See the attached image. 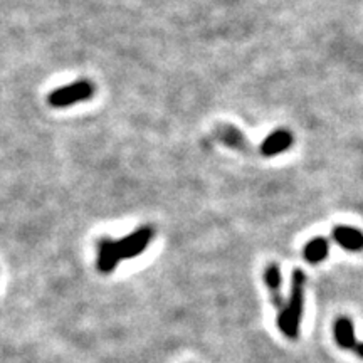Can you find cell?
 Segmentation results:
<instances>
[{
    "label": "cell",
    "mask_w": 363,
    "mask_h": 363,
    "mask_svg": "<svg viewBox=\"0 0 363 363\" xmlns=\"http://www.w3.org/2000/svg\"><path fill=\"white\" fill-rule=\"evenodd\" d=\"M305 284L306 276L301 269H294L291 278V293H289L288 301L279 310L278 326L281 333L288 338H298L299 325H301L303 305H305Z\"/></svg>",
    "instance_id": "6da1fadb"
},
{
    "label": "cell",
    "mask_w": 363,
    "mask_h": 363,
    "mask_svg": "<svg viewBox=\"0 0 363 363\" xmlns=\"http://www.w3.org/2000/svg\"><path fill=\"white\" fill-rule=\"evenodd\" d=\"M93 93L94 86L91 84L89 81L81 79L69 86H65V88L52 91V93L49 94V104L54 108H66L74 103L86 101V99L93 98Z\"/></svg>",
    "instance_id": "7a4b0ae2"
},
{
    "label": "cell",
    "mask_w": 363,
    "mask_h": 363,
    "mask_svg": "<svg viewBox=\"0 0 363 363\" xmlns=\"http://www.w3.org/2000/svg\"><path fill=\"white\" fill-rule=\"evenodd\" d=\"M153 238V229L152 227L145 225L142 229H138L136 233L126 235L125 239L115 240L116 251L120 259H131V257H136L138 254H142L145 249L148 247V244L152 242Z\"/></svg>",
    "instance_id": "3957f363"
},
{
    "label": "cell",
    "mask_w": 363,
    "mask_h": 363,
    "mask_svg": "<svg viewBox=\"0 0 363 363\" xmlns=\"http://www.w3.org/2000/svg\"><path fill=\"white\" fill-rule=\"evenodd\" d=\"M333 239L338 246L347 251H362L363 249V233L350 225H337L333 229Z\"/></svg>",
    "instance_id": "277c9868"
},
{
    "label": "cell",
    "mask_w": 363,
    "mask_h": 363,
    "mask_svg": "<svg viewBox=\"0 0 363 363\" xmlns=\"http://www.w3.org/2000/svg\"><path fill=\"white\" fill-rule=\"evenodd\" d=\"M120 256H118L116 244L111 239H101L98 244V269L103 274H110L115 271L118 262H120Z\"/></svg>",
    "instance_id": "5b68a950"
},
{
    "label": "cell",
    "mask_w": 363,
    "mask_h": 363,
    "mask_svg": "<svg viewBox=\"0 0 363 363\" xmlns=\"http://www.w3.org/2000/svg\"><path fill=\"white\" fill-rule=\"evenodd\" d=\"M335 340L343 350H355L357 348V337H355V326H353V321L347 316L337 318L333 326Z\"/></svg>",
    "instance_id": "8992f818"
},
{
    "label": "cell",
    "mask_w": 363,
    "mask_h": 363,
    "mask_svg": "<svg viewBox=\"0 0 363 363\" xmlns=\"http://www.w3.org/2000/svg\"><path fill=\"white\" fill-rule=\"evenodd\" d=\"M293 136L288 130H276L274 133H271L261 145L262 155L266 157H274L278 153H283L291 147Z\"/></svg>",
    "instance_id": "52a82bcc"
},
{
    "label": "cell",
    "mask_w": 363,
    "mask_h": 363,
    "mask_svg": "<svg viewBox=\"0 0 363 363\" xmlns=\"http://www.w3.org/2000/svg\"><path fill=\"white\" fill-rule=\"evenodd\" d=\"M264 281H266V286L267 289L271 291V301L272 305H274L278 310L284 306V298L283 294H281V271L278 264H269L266 267L264 271Z\"/></svg>",
    "instance_id": "ba28073f"
},
{
    "label": "cell",
    "mask_w": 363,
    "mask_h": 363,
    "mask_svg": "<svg viewBox=\"0 0 363 363\" xmlns=\"http://www.w3.org/2000/svg\"><path fill=\"white\" fill-rule=\"evenodd\" d=\"M330 242L325 238H315L306 244L305 247V259L311 264H318V262L325 261L328 256Z\"/></svg>",
    "instance_id": "9c48e42d"
},
{
    "label": "cell",
    "mask_w": 363,
    "mask_h": 363,
    "mask_svg": "<svg viewBox=\"0 0 363 363\" xmlns=\"http://www.w3.org/2000/svg\"><path fill=\"white\" fill-rule=\"evenodd\" d=\"M217 136L222 140V142L230 145V147L238 150H246L247 148V140L246 136L240 133L239 130H235L234 126H220L219 131H217Z\"/></svg>",
    "instance_id": "30bf717a"
},
{
    "label": "cell",
    "mask_w": 363,
    "mask_h": 363,
    "mask_svg": "<svg viewBox=\"0 0 363 363\" xmlns=\"http://www.w3.org/2000/svg\"><path fill=\"white\" fill-rule=\"evenodd\" d=\"M355 352H357V355H358V357L363 358V343H358V345H357Z\"/></svg>",
    "instance_id": "8fae6325"
}]
</instances>
